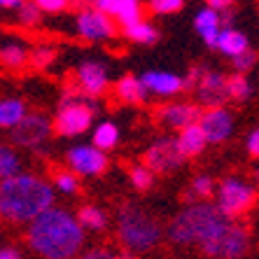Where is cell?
<instances>
[{
	"label": "cell",
	"instance_id": "obj_1",
	"mask_svg": "<svg viewBox=\"0 0 259 259\" xmlns=\"http://www.w3.org/2000/svg\"><path fill=\"white\" fill-rule=\"evenodd\" d=\"M87 241V231L66 208L49 205L26 224V243L40 259H75Z\"/></svg>",
	"mask_w": 259,
	"mask_h": 259
},
{
	"label": "cell",
	"instance_id": "obj_2",
	"mask_svg": "<svg viewBox=\"0 0 259 259\" xmlns=\"http://www.w3.org/2000/svg\"><path fill=\"white\" fill-rule=\"evenodd\" d=\"M56 192L52 182L42 180L35 173L10 175L0 180V222L26 227L42 210L54 205Z\"/></svg>",
	"mask_w": 259,
	"mask_h": 259
},
{
	"label": "cell",
	"instance_id": "obj_3",
	"mask_svg": "<svg viewBox=\"0 0 259 259\" xmlns=\"http://www.w3.org/2000/svg\"><path fill=\"white\" fill-rule=\"evenodd\" d=\"M234 222L231 217H227L215 203L210 201H194L187 203L178 215L170 220V224L166 227V238L173 245L187 247L196 245L203 252L205 247L215 243L222 231Z\"/></svg>",
	"mask_w": 259,
	"mask_h": 259
},
{
	"label": "cell",
	"instance_id": "obj_4",
	"mask_svg": "<svg viewBox=\"0 0 259 259\" xmlns=\"http://www.w3.org/2000/svg\"><path fill=\"white\" fill-rule=\"evenodd\" d=\"M117 238L121 247L133 254H145L154 250L163 238V227L157 217L138 203H124L117 210Z\"/></svg>",
	"mask_w": 259,
	"mask_h": 259
},
{
	"label": "cell",
	"instance_id": "obj_5",
	"mask_svg": "<svg viewBox=\"0 0 259 259\" xmlns=\"http://www.w3.org/2000/svg\"><path fill=\"white\" fill-rule=\"evenodd\" d=\"M98 115L96 98L84 96L75 87H68L63 91V101L52 119V131L61 138H77L94 126V117Z\"/></svg>",
	"mask_w": 259,
	"mask_h": 259
},
{
	"label": "cell",
	"instance_id": "obj_6",
	"mask_svg": "<svg viewBox=\"0 0 259 259\" xmlns=\"http://www.w3.org/2000/svg\"><path fill=\"white\" fill-rule=\"evenodd\" d=\"M254 203H257V187L243 178L229 175L215 187V205L231 220L250 212Z\"/></svg>",
	"mask_w": 259,
	"mask_h": 259
},
{
	"label": "cell",
	"instance_id": "obj_7",
	"mask_svg": "<svg viewBox=\"0 0 259 259\" xmlns=\"http://www.w3.org/2000/svg\"><path fill=\"white\" fill-rule=\"evenodd\" d=\"M72 30L79 40H87V42H108L119 33V26L115 19L96 7H84L75 12Z\"/></svg>",
	"mask_w": 259,
	"mask_h": 259
},
{
	"label": "cell",
	"instance_id": "obj_8",
	"mask_svg": "<svg viewBox=\"0 0 259 259\" xmlns=\"http://www.w3.org/2000/svg\"><path fill=\"white\" fill-rule=\"evenodd\" d=\"M14 147L21 150H40L52 136V119L42 112H26V117L14 128H10Z\"/></svg>",
	"mask_w": 259,
	"mask_h": 259
},
{
	"label": "cell",
	"instance_id": "obj_9",
	"mask_svg": "<svg viewBox=\"0 0 259 259\" xmlns=\"http://www.w3.org/2000/svg\"><path fill=\"white\" fill-rule=\"evenodd\" d=\"M185 161L187 159L180 154L178 145H175V138H168V136H161V138L152 140V145L145 150V159H143V163L154 175L175 173V170H180L185 166Z\"/></svg>",
	"mask_w": 259,
	"mask_h": 259
},
{
	"label": "cell",
	"instance_id": "obj_10",
	"mask_svg": "<svg viewBox=\"0 0 259 259\" xmlns=\"http://www.w3.org/2000/svg\"><path fill=\"white\" fill-rule=\"evenodd\" d=\"M247 250H250V231L234 220L215 243L205 247L203 254L210 259H243Z\"/></svg>",
	"mask_w": 259,
	"mask_h": 259
},
{
	"label": "cell",
	"instance_id": "obj_11",
	"mask_svg": "<svg viewBox=\"0 0 259 259\" xmlns=\"http://www.w3.org/2000/svg\"><path fill=\"white\" fill-rule=\"evenodd\" d=\"M66 163L79 178H98L108 170V152L98 150L96 145H75L66 154Z\"/></svg>",
	"mask_w": 259,
	"mask_h": 259
},
{
	"label": "cell",
	"instance_id": "obj_12",
	"mask_svg": "<svg viewBox=\"0 0 259 259\" xmlns=\"http://www.w3.org/2000/svg\"><path fill=\"white\" fill-rule=\"evenodd\" d=\"M192 91L196 101H199V105H203V108H215V105H224L229 101V96H227V75L208 66H203Z\"/></svg>",
	"mask_w": 259,
	"mask_h": 259
},
{
	"label": "cell",
	"instance_id": "obj_13",
	"mask_svg": "<svg viewBox=\"0 0 259 259\" xmlns=\"http://www.w3.org/2000/svg\"><path fill=\"white\" fill-rule=\"evenodd\" d=\"M199 126L205 133V140L208 145H220L224 140L231 138L234 133V112H231L227 105H215V108H205L201 110L199 117Z\"/></svg>",
	"mask_w": 259,
	"mask_h": 259
},
{
	"label": "cell",
	"instance_id": "obj_14",
	"mask_svg": "<svg viewBox=\"0 0 259 259\" xmlns=\"http://www.w3.org/2000/svg\"><path fill=\"white\" fill-rule=\"evenodd\" d=\"M77 89L91 98H101L110 89V70L101 61H82L75 70Z\"/></svg>",
	"mask_w": 259,
	"mask_h": 259
},
{
	"label": "cell",
	"instance_id": "obj_15",
	"mask_svg": "<svg viewBox=\"0 0 259 259\" xmlns=\"http://www.w3.org/2000/svg\"><path fill=\"white\" fill-rule=\"evenodd\" d=\"M201 117V105L192 101H168L157 110V119L161 121L170 131H180V128L196 124Z\"/></svg>",
	"mask_w": 259,
	"mask_h": 259
},
{
	"label": "cell",
	"instance_id": "obj_16",
	"mask_svg": "<svg viewBox=\"0 0 259 259\" xmlns=\"http://www.w3.org/2000/svg\"><path fill=\"white\" fill-rule=\"evenodd\" d=\"M140 82L147 89V96H157V98H173L185 91L182 75L170 70H145L140 75Z\"/></svg>",
	"mask_w": 259,
	"mask_h": 259
},
{
	"label": "cell",
	"instance_id": "obj_17",
	"mask_svg": "<svg viewBox=\"0 0 259 259\" xmlns=\"http://www.w3.org/2000/svg\"><path fill=\"white\" fill-rule=\"evenodd\" d=\"M94 7L117 21V26L133 24L145 17L143 0H94Z\"/></svg>",
	"mask_w": 259,
	"mask_h": 259
},
{
	"label": "cell",
	"instance_id": "obj_18",
	"mask_svg": "<svg viewBox=\"0 0 259 259\" xmlns=\"http://www.w3.org/2000/svg\"><path fill=\"white\" fill-rule=\"evenodd\" d=\"M220 28H222V14L212 10V7L203 5L199 12L194 14V30L199 33V37L203 40V45L208 49H215Z\"/></svg>",
	"mask_w": 259,
	"mask_h": 259
},
{
	"label": "cell",
	"instance_id": "obj_19",
	"mask_svg": "<svg viewBox=\"0 0 259 259\" xmlns=\"http://www.w3.org/2000/svg\"><path fill=\"white\" fill-rule=\"evenodd\" d=\"M175 145H178V150L185 159H194L203 154V150L208 147V140H205V133L201 131L199 121L180 128V133L175 136Z\"/></svg>",
	"mask_w": 259,
	"mask_h": 259
},
{
	"label": "cell",
	"instance_id": "obj_20",
	"mask_svg": "<svg viewBox=\"0 0 259 259\" xmlns=\"http://www.w3.org/2000/svg\"><path fill=\"white\" fill-rule=\"evenodd\" d=\"M121 35L126 37L128 42L133 45H143V47H152V45L159 42V37H161V33H159V28L152 21H147V19H138V21H133V24H126V26H119Z\"/></svg>",
	"mask_w": 259,
	"mask_h": 259
},
{
	"label": "cell",
	"instance_id": "obj_21",
	"mask_svg": "<svg viewBox=\"0 0 259 259\" xmlns=\"http://www.w3.org/2000/svg\"><path fill=\"white\" fill-rule=\"evenodd\" d=\"M247 47H250V40H247V35L243 33V30L234 28V26H222V28H220L217 45H215V49L220 52V54H224L227 59H231V56L245 52Z\"/></svg>",
	"mask_w": 259,
	"mask_h": 259
},
{
	"label": "cell",
	"instance_id": "obj_22",
	"mask_svg": "<svg viewBox=\"0 0 259 259\" xmlns=\"http://www.w3.org/2000/svg\"><path fill=\"white\" fill-rule=\"evenodd\" d=\"M115 96L124 105H138L147 101V89L136 75H124L115 82Z\"/></svg>",
	"mask_w": 259,
	"mask_h": 259
},
{
	"label": "cell",
	"instance_id": "obj_23",
	"mask_svg": "<svg viewBox=\"0 0 259 259\" xmlns=\"http://www.w3.org/2000/svg\"><path fill=\"white\" fill-rule=\"evenodd\" d=\"M28 105L21 98H0V128H14L26 117Z\"/></svg>",
	"mask_w": 259,
	"mask_h": 259
},
{
	"label": "cell",
	"instance_id": "obj_24",
	"mask_svg": "<svg viewBox=\"0 0 259 259\" xmlns=\"http://www.w3.org/2000/svg\"><path fill=\"white\" fill-rule=\"evenodd\" d=\"M77 222L82 224L84 231H94V234H101V231L108 229V212L103 210L101 205L87 203L77 210Z\"/></svg>",
	"mask_w": 259,
	"mask_h": 259
},
{
	"label": "cell",
	"instance_id": "obj_25",
	"mask_svg": "<svg viewBox=\"0 0 259 259\" xmlns=\"http://www.w3.org/2000/svg\"><path fill=\"white\" fill-rule=\"evenodd\" d=\"M119 138H121L119 126L115 121H101V124H96L94 133H91V145H96L98 150L103 152H110L119 145Z\"/></svg>",
	"mask_w": 259,
	"mask_h": 259
},
{
	"label": "cell",
	"instance_id": "obj_26",
	"mask_svg": "<svg viewBox=\"0 0 259 259\" xmlns=\"http://www.w3.org/2000/svg\"><path fill=\"white\" fill-rule=\"evenodd\" d=\"M21 170H24V157L19 154V150L14 145L0 143V180L21 173Z\"/></svg>",
	"mask_w": 259,
	"mask_h": 259
},
{
	"label": "cell",
	"instance_id": "obj_27",
	"mask_svg": "<svg viewBox=\"0 0 259 259\" xmlns=\"http://www.w3.org/2000/svg\"><path fill=\"white\" fill-rule=\"evenodd\" d=\"M0 63L10 70H19L28 63V49L21 42H7L0 47Z\"/></svg>",
	"mask_w": 259,
	"mask_h": 259
},
{
	"label": "cell",
	"instance_id": "obj_28",
	"mask_svg": "<svg viewBox=\"0 0 259 259\" xmlns=\"http://www.w3.org/2000/svg\"><path fill=\"white\" fill-rule=\"evenodd\" d=\"M215 187L217 185L210 175H196V178L189 182L185 199H187L189 203H194V201H210L212 196H215Z\"/></svg>",
	"mask_w": 259,
	"mask_h": 259
},
{
	"label": "cell",
	"instance_id": "obj_29",
	"mask_svg": "<svg viewBox=\"0 0 259 259\" xmlns=\"http://www.w3.org/2000/svg\"><path fill=\"white\" fill-rule=\"evenodd\" d=\"M227 96L234 103H245L252 96V84H250L245 72H234L227 77Z\"/></svg>",
	"mask_w": 259,
	"mask_h": 259
},
{
	"label": "cell",
	"instance_id": "obj_30",
	"mask_svg": "<svg viewBox=\"0 0 259 259\" xmlns=\"http://www.w3.org/2000/svg\"><path fill=\"white\" fill-rule=\"evenodd\" d=\"M17 12V24L24 26V28H35V26L42 24V10L33 3V0H24L21 5L14 10Z\"/></svg>",
	"mask_w": 259,
	"mask_h": 259
},
{
	"label": "cell",
	"instance_id": "obj_31",
	"mask_svg": "<svg viewBox=\"0 0 259 259\" xmlns=\"http://www.w3.org/2000/svg\"><path fill=\"white\" fill-rule=\"evenodd\" d=\"M128 182H131L133 189H138V192H150L154 187V182H157V175L152 173L145 163H136L128 168Z\"/></svg>",
	"mask_w": 259,
	"mask_h": 259
},
{
	"label": "cell",
	"instance_id": "obj_32",
	"mask_svg": "<svg viewBox=\"0 0 259 259\" xmlns=\"http://www.w3.org/2000/svg\"><path fill=\"white\" fill-rule=\"evenodd\" d=\"M52 187H54V192H59V194L72 196V194L79 192V175L72 173L70 168L59 170V173H54V178H52Z\"/></svg>",
	"mask_w": 259,
	"mask_h": 259
},
{
	"label": "cell",
	"instance_id": "obj_33",
	"mask_svg": "<svg viewBox=\"0 0 259 259\" xmlns=\"http://www.w3.org/2000/svg\"><path fill=\"white\" fill-rule=\"evenodd\" d=\"M54 61H56V49L52 45H40V47L28 52V63L35 70H47Z\"/></svg>",
	"mask_w": 259,
	"mask_h": 259
},
{
	"label": "cell",
	"instance_id": "obj_34",
	"mask_svg": "<svg viewBox=\"0 0 259 259\" xmlns=\"http://www.w3.org/2000/svg\"><path fill=\"white\" fill-rule=\"evenodd\" d=\"M187 0H147V10L152 14H159V17H170V14H178L185 7Z\"/></svg>",
	"mask_w": 259,
	"mask_h": 259
},
{
	"label": "cell",
	"instance_id": "obj_35",
	"mask_svg": "<svg viewBox=\"0 0 259 259\" xmlns=\"http://www.w3.org/2000/svg\"><path fill=\"white\" fill-rule=\"evenodd\" d=\"M257 52L254 49H250L247 47L245 52H241V54H236V56H231V68H234V72H250L254 66H257Z\"/></svg>",
	"mask_w": 259,
	"mask_h": 259
},
{
	"label": "cell",
	"instance_id": "obj_36",
	"mask_svg": "<svg viewBox=\"0 0 259 259\" xmlns=\"http://www.w3.org/2000/svg\"><path fill=\"white\" fill-rule=\"evenodd\" d=\"M42 14H63L66 10L72 7V0H33Z\"/></svg>",
	"mask_w": 259,
	"mask_h": 259
},
{
	"label": "cell",
	"instance_id": "obj_37",
	"mask_svg": "<svg viewBox=\"0 0 259 259\" xmlns=\"http://www.w3.org/2000/svg\"><path fill=\"white\" fill-rule=\"evenodd\" d=\"M245 150L247 154L252 159H259V126L252 128V131L247 133V138H245Z\"/></svg>",
	"mask_w": 259,
	"mask_h": 259
},
{
	"label": "cell",
	"instance_id": "obj_38",
	"mask_svg": "<svg viewBox=\"0 0 259 259\" xmlns=\"http://www.w3.org/2000/svg\"><path fill=\"white\" fill-rule=\"evenodd\" d=\"M75 259H112V252L108 247H94V250H87V252L77 254Z\"/></svg>",
	"mask_w": 259,
	"mask_h": 259
},
{
	"label": "cell",
	"instance_id": "obj_39",
	"mask_svg": "<svg viewBox=\"0 0 259 259\" xmlns=\"http://www.w3.org/2000/svg\"><path fill=\"white\" fill-rule=\"evenodd\" d=\"M208 7H212V10H217V12H227V10H234L236 0H203Z\"/></svg>",
	"mask_w": 259,
	"mask_h": 259
},
{
	"label": "cell",
	"instance_id": "obj_40",
	"mask_svg": "<svg viewBox=\"0 0 259 259\" xmlns=\"http://www.w3.org/2000/svg\"><path fill=\"white\" fill-rule=\"evenodd\" d=\"M0 259H24L21 252L12 245H0Z\"/></svg>",
	"mask_w": 259,
	"mask_h": 259
},
{
	"label": "cell",
	"instance_id": "obj_41",
	"mask_svg": "<svg viewBox=\"0 0 259 259\" xmlns=\"http://www.w3.org/2000/svg\"><path fill=\"white\" fill-rule=\"evenodd\" d=\"M24 0H0V10H17Z\"/></svg>",
	"mask_w": 259,
	"mask_h": 259
},
{
	"label": "cell",
	"instance_id": "obj_42",
	"mask_svg": "<svg viewBox=\"0 0 259 259\" xmlns=\"http://www.w3.org/2000/svg\"><path fill=\"white\" fill-rule=\"evenodd\" d=\"M75 10H84V7H94V0H72Z\"/></svg>",
	"mask_w": 259,
	"mask_h": 259
},
{
	"label": "cell",
	"instance_id": "obj_43",
	"mask_svg": "<svg viewBox=\"0 0 259 259\" xmlns=\"http://www.w3.org/2000/svg\"><path fill=\"white\" fill-rule=\"evenodd\" d=\"M112 259H133V252H128V250H121V252L112 254Z\"/></svg>",
	"mask_w": 259,
	"mask_h": 259
},
{
	"label": "cell",
	"instance_id": "obj_44",
	"mask_svg": "<svg viewBox=\"0 0 259 259\" xmlns=\"http://www.w3.org/2000/svg\"><path fill=\"white\" fill-rule=\"evenodd\" d=\"M254 180H257V185H259V166L254 168Z\"/></svg>",
	"mask_w": 259,
	"mask_h": 259
},
{
	"label": "cell",
	"instance_id": "obj_45",
	"mask_svg": "<svg viewBox=\"0 0 259 259\" xmlns=\"http://www.w3.org/2000/svg\"><path fill=\"white\" fill-rule=\"evenodd\" d=\"M0 234H3V227H0Z\"/></svg>",
	"mask_w": 259,
	"mask_h": 259
}]
</instances>
